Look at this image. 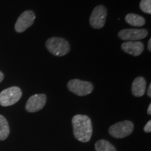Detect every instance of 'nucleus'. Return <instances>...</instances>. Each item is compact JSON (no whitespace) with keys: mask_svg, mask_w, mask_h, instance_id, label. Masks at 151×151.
<instances>
[{"mask_svg":"<svg viewBox=\"0 0 151 151\" xmlns=\"http://www.w3.org/2000/svg\"><path fill=\"white\" fill-rule=\"evenodd\" d=\"M22 90L16 86L11 87L0 92V105L9 106L18 102L22 97Z\"/></svg>","mask_w":151,"mask_h":151,"instance_id":"obj_3","label":"nucleus"},{"mask_svg":"<svg viewBox=\"0 0 151 151\" xmlns=\"http://www.w3.org/2000/svg\"><path fill=\"white\" fill-rule=\"evenodd\" d=\"M146 90V81L143 77H137L133 81L132 86V92L135 97L143 96Z\"/></svg>","mask_w":151,"mask_h":151,"instance_id":"obj_11","label":"nucleus"},{"mask_svg":"<svg viewBox=\"0 0 151 151\" xmlns=\"http://www.w3.org/2000/svg\"><path fill=\"white\" fill-rule=\"evenodd\" d=\"M95 149L97 151H116V149L109 141L101 139L95 143Z\"/></svg>","mask_w":151,"mask_h":151,"instance_id":"obj_14","label":"nucleus"},{"mask_svg":"<svg viewBox=\"0 0 151 151\" xmlns=\"http://www.w3.org/2000/svg\"><path fill=\"white\" fill-rule=\"evenodd\" d=\"M121 48L128 54L134 56H139L143 52L144 46L141 41H126L122 43Z\"/></svg>","mask_w":151,"mask_h":151,"instance_id":"obj_10","label":"nucleus"},{"mask_svg":"<svg viewBox=\"0 0 151 151\" xmlns=\"http://www.w3.org/2000/svg\"><path fill=\"white\" fill-rule=\"evenodd\" d=\"M134 130V124L129 120L119 122L113 124L109 129V134L116 139H122L130 135Z\"/></svg>","mask_w":151,"mask_h":151,"instance_id":"obj_4","label":"nucleus"},{"mask_svg":"<svg viewBox=\"0 0 151 151\" xmlns=\"http://www.w3.org/2000/svg\"><path fill=\"white\" fill-rule=\"evenodd\" d=\"M144 132H147V133H150L151 132V121L150 120H149V121L147 122L146 125H145L144 127Z\"/></svg>","mask_w":151,"mask_h":151,"instance_id":"obj_16","label":"nucleus"},{"mask_svg":"<svg viewBox=\"0 0 151 151\" xmlns=\"http://www.w3.org/2000/svg\"><path fill=\"white\" fill-rule=\"evenodd\" d=\"M10 134V128L6 119L0 115V140L4 141Z\"/></svg>","mask_w":151,"mask_h":151,"instance_id":"obj_13","label":"nucleus"},{"mask_svg":"<svg viewBox=\"0 0 151 151\" xmlns=\"http://www.w3.org/2000/svg\"><path fill=\"white\" fill-rule=\"evenodd\" d=\"M147 94L149 97H151V85H150L148 87V92H147Z\"/></svg>","mask_w":151,"mask_h":151,"instance_id":"obj_17","label":"nucleus"},{"mask_svg":"<svg viewBox=\"0 0 151 151\" xmlns=\"http://www.w3.org/2000/svg\"><path fill=\"white\" fill-rule=\"evenodd\" d=\"M107 16V10L102 5L96 6L90 18V25L94 29H101L105 24Z\"/></svg>","mask_w":151,"mask_h":151,"instance_id":"obj_6","label":"nucleus"},{"mask_svg":"<svg viewBox=\"0 0 151 151\" xmlns=\"http://www.w3.org/2000/svg\"><path fill=\"white\" fill-rule=\"evenodd\" d=\"M148 34L145 29H125L119 32L118 37L124 41H135L146 38Z\"/></svg>","mask_w":151,"mask_h":151,"instance_id":"obj_8","label":"nucleus"},{"mask_svg":"<svg viewBox=\"0 0 151 151\" xmlns=\"http://www.w3.org/2000/svg\"><path fill=\"white\" fill-rule=\"evenodd\" d=\"M46 103V95L44 94H36L31 96L27 100L25 109L30 113L40 111L44 107Z\"/></svg>","mask_w":151,"mask_h":151,"instance_id":"obj_9","label":"nucleus"},{"mask_svg":"<svg viewBox=\"0 0 151 151\" xmlns=\"http://www.w3.org/2000/svg\"><path fill=\"white\" fill-rule=\"evenodd\" d=\"M140 9L146 14H151V0H141L140 2Z\"/></svg>","mask_w":151,"mask_h":151,"instance_id":"obj_15","label":"nucleus"},{"mask_svg":"<svg viewBox=\"0 0 151 151\" xmlns=\"http://www.w3.org/2000/svg\"><path fill=\"white\" fill-rule=\"evenodd\" d=\"M73 134L77 140L88 142L92 134L91 119L84 115H76L72 118Z\"/></svg>","mask_w":151,"mask_h":151,"instance_id":"obj_1","label":"nucleus"},{"mask_svg":"<svg viewBox=\"0 0 151 151\" xmlns=\"http://www.w3.org/2000/svg\"><path fill=\"white\" fill-rule=\"evenodd\" d=\"M48 50L55 56H64L70 51V45L65 39L51 37L46 42Z\"/></svg>","mask_w":151,"mask_h":151,"instance_id":"obj_2","label":"nucleus"},{"mask_svg":"<svg viewBox=\"0 0 151 151\" xmlns=\"http://www.w3.org/2000/svg\"><path fill=\"white\" fill-rule=\"evenodd\" d=\"M148 50H149V51H150V50H151V39H149V41H148Z\"/></svg>","mask_w":151,"mask_h":151,"instance_id":"obj_19","label":"nucleus"},{"mask_svg":"<svg viewBox=\"0 0 151 151\" xmlns=\"http://www.w3.org/2000/svg\"><path fill=\"white\" fill-rule=\"evenodd\" d=\"M4 73L0 71V83L1 82L4 80Z\"/></svg>","mask_w":151,"mask_h":151,"instance_id":"obj_18","label":"nucleus"},{"mask_svg":"<svg viewBox=\"0 0 151 151\" xmlns=\"http://www.w3.org/2000/svg\"><path fill=\"white\" fill-rule=\"evenodd\" d=\"M125 20L128 24L134 27H141L145 24V19L142 16L134 14H129L125 17Z\"/></svg>","mask_w":151,"mask_h":151,"instance_id":"obj_12","label":"nucleus"},{"mask_svg":"<svg viewBox=\"0 0 151 151\" xmlns=\"http://www.w3.org/2000/svg\"><path fill=\"white\" fill-rule=\"evenodd\" d=\"M35 18V14L32 11H24L17 20L15 24V29L18 33L23 32L32 25Z\"/></svg>","mask_w":151,"mask_h":151,"instance_id":"obj_7","label":"nucleus"},{"mask_svg":"<svg viewBox=\"0 0 151 151\" xmlns=\"http://www.w3.org/2000/svg\"><path fill=\"white\" fill-rule=\"evenodd\" d=\"M148 114L150 115L151 114V104L149 105L148 109Z\"/></svg>","mask_w":151,"mask_h":151,"instance_id":"obj_20","label":"nucleus"},{"mask_svg":"<svg viewBox=\"0 0 151 151\" xmlns=\"http://www.w3.org/2000/svg\"><path fill=\"white\" fill-rule=\"evenodd\" d=\"M69 90L78 96H86L93 91L94 87L91 83L79 79H73L68 82Z\"/></svg>","mask_w":151,"mask_h":151,"instance_id":"obj_5","label":"nucleus"}]
</instances>
